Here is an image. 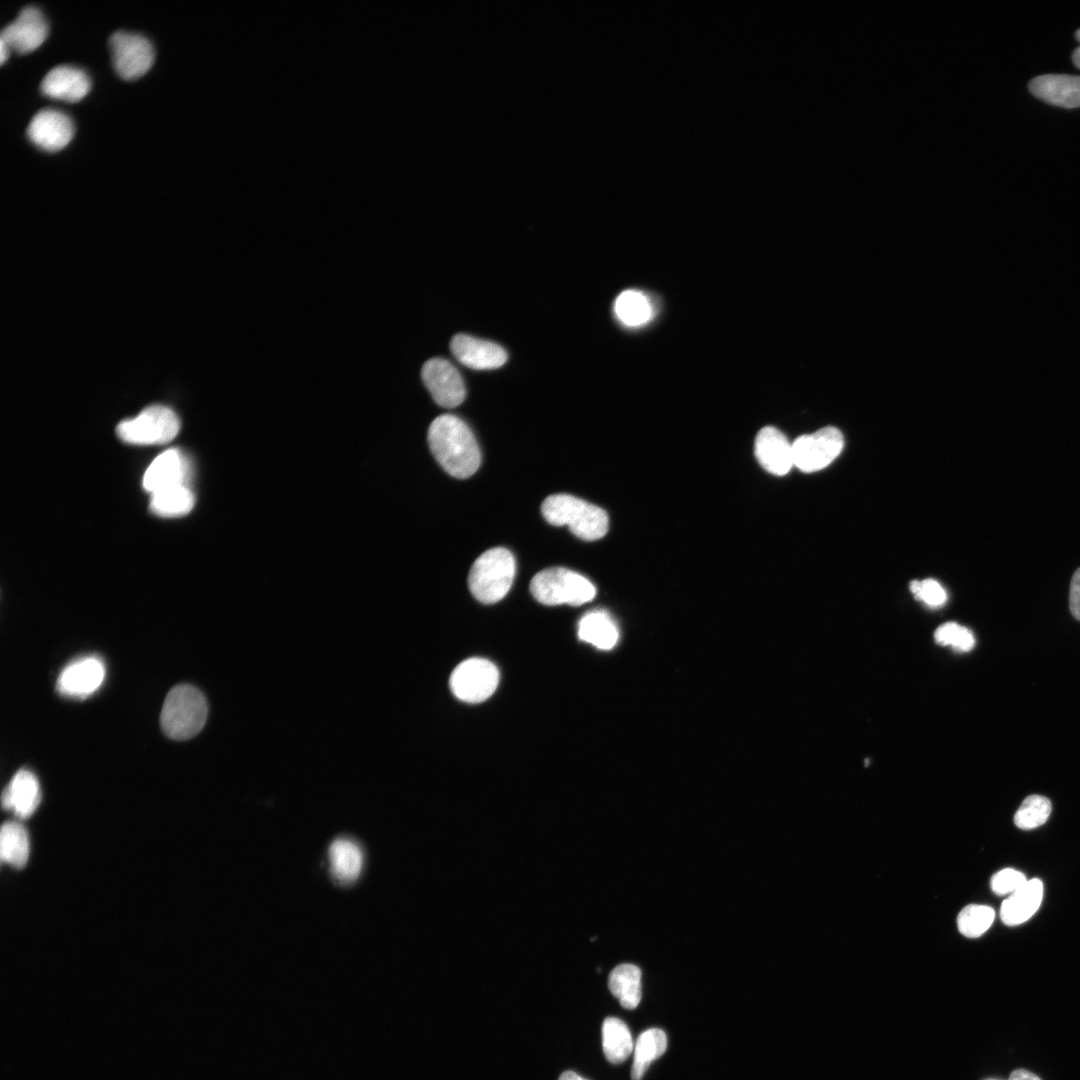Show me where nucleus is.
I'll return each instance as SVG.
<instances>
[{"instance_id":"1","label":"nucleus","mask_w":1080,"mask_h":1080,"mask_svg":"<svg viewBox=\"0 0 1080 1080\" xmlns=\"http://www.w3.org/2000/svg\"><path fill=\"white\" fill-rule=\"evenodd\" d=\"M427 440L433 456L451 476L468 478L479 468L478 443L461 418L451 414L437 416L429 426Z\"/></svg>"},{"instance_id":"2","label":"nucleus","mask_w":1080,"mask_h":1080,"mask_svg":"<svg viewBox=\"0 0 1080 1080\" xmlns=\"http://www.w3.org/2000/svg\"><path fill=\"white\" fill-rule=\"evenodd\" d=\"M545 520L554 526L567 525L573 535L595 541L608 531V515L600 507L569 494H553L541 505Z\"/></svg>"},{"instance_id":"3","label":"nucleus","mask_w":1080,"mask_h":1080,"mask_svg":"<svg viewBox=\"0 0 1080 1080\" xmlns=\"http://www.w3.org/2000/svg\"><path fill=\"white\" fill-rule=\"evenodd\" d=\"M208 705L204 694L192 685H178L167 694L160 723L163 732L174 740H187L205 725Z\"/></svg>"},{"instance_id":"4","label":"nucleus","mask_w":1080,"mask_h":1080,"mask_svg":"<svg viewBox=\"0 0 1080 1080\" xmlns=\"http://www.w3.org/2000/svg\"><path fill=\"white\" fill-rule=\"evenodd\" d=\"M515 572L516 562L510 550L504 547L486 550L471 566L468 576L470 592L481 603H496L510 590Z\"/></svg>"},{"instance_id":"5","label":"nucleus","mask_w":1080,"mask_h":1080,"mask_svg":"<svg viewBox=\"0 0 1080 1080\" xmlns=\"http://www.w3.org/2000/svg\"><path fill=\"white\" fill-rule=\"evenodd\" d=\"M530 592L544 605L580 606L595 597L596 588L586 577L575 571L553 567L538 572L532 578Z\"/></svg>"},{"instance_id":"6","label":"nucleus","mask_w":1080,"mask_h":1080,"mask_svg":"<svg viewBox=\"0 0 1080 1080\" xmlns=\"http://www.w3.org/2000/svg\"><path fill=\"white\" fill-rule=\"evenodd\" d=\"M180 421L170 408L151 405L134 418L121 421L116 428L118 437L129 444H165L178 434Z\"/></svg>"},{"instance_id":"7","label":"nucleus","mask_w":1080,"mask_h":1080,"mask_svg":"<svg viewBox=\"0 0 1080 1080\" xmlns=\"http://www.w3.org/2000/svg\"><path fill=\"white\" fill-rule=\"evenodd\" d=\"M499 682L497 667L487 659L470 658L461 662L450 676V688L461 701L479 703L489 698Z\"/></svg>"},{"instance_id":"8","label":"nucleus","mask_w":1080,"mask_h":1080,"mask_svg":"<svg viewBox=\"0 0 1080 1080\" xmlns=\"http://www.w3.org/2000/svg\"><path fill=\"white\" fill-rule=\"evenodd\" d=\"M843 447V435L833 426L799 436L792 443L794 466L803 472L819 471L834 461Z\"/></svg>"},{"instance_id":"9","label":"nucleus","mask_w":1080,"mask_h":1080,"mask_svg":"<svg viewBox=\"0 0 1080 1080\" xmlns=\"http://www.w3.org/2000/svg\"><path fill=\"white\" fill-rule=\"evenodd\" d=\"M109 45L114 69L123 79L131 80L142 76L153 63V46L141 34L115 31L109 38Z\"/></svg>"},{"instance_id":"10","label":"nucleus","mask_w":1080,"mask_h":1080,"mask_svg":"<svg viewBox=\"0 0 1080 1080\" xmlns=\"http://www.w3.org/2000/svg\"><path fill=\"white\" fill-rule=\"evenodd\" d=\"M422 380L434 401L445 408L460 405L466 396V389L459 371L448 360L432 358L426 361L421 370Z\"/></svg>"},{"instance_id":"11","label":"nucleus","mask_w":1080,"mask_h":1080,"mask_svg":"<svg viewBox=\"0 0 1080 1080\" xmlns=\"http://www.w3.org/2000/svg\"><path fill=\"white\" fill-rule=\"evenodd\" d=\"M105 678V665L97 656L69 663L57 678L56 689L64 697L84 699L94 694Z\"/></svg>"},{"instance_id":"12","label":"nucleus","mask_w":1080,"mask_h":1080,"mask_svg":"<svg viewBox=\"0 0 1080 1080\" xmlns=\"http://www.w3.org/2000/svg\"><path fill=\"white\" fill-rule=\"evenodd\" d=\"M26 133L34 145L42 150L54 152L70 142L74 134V125L65 113L45 108L34 114Z\"/></svg>"},{"instance_id":"13","label":"nucleus","mask_w":1080,"mask_h":1080,"mask_svg":"<svg viewBox=\"0 0 1080 1080\" xmlns=\"http://www.w3.org/2000/svg\"><path fill=\"white\" fill-rule=\"evenodd\" d=\"M47 34L48 24L41 10L29 5L22 8L16 19L2 29L0 40L8 49L24 54L40 46Z\"/></svg>"},{"instance_id":"14","label":"nucleus","mask_w":1080,"mask_h":1080,"mask_svg":"<svg viewBox=\"0 0 1080 1080\" xmlns=\"http://www.w3.org/2000/svg\"><path fill=\"white\" fill-rule=\"evenodd\" d=\"M450 349L460 363L476 370L501 367L508 358L506 351L500 345L467 334L455 335L451 340Z\"/></svg>"},{"instance_id":"15","label":"nucleus","mask_w":1080,"mask_h":1080,"mask_svg":"<svg viewBox=\"0 0 1080 1080\" xmlns=\"http://www.w3.org/2000/svg\"><path fill=\"white\" fill-rule=\"evenodd\" d=\"M754 447L759 464L771 474L783 476L794 466L792 443L773 426L758 432Z\"/></svg>"},{"instance_id":"16","label":"nucleus","mask_w":1080,"mask_h":1080,"mask_svg":"<svg viewBox=\"0 0 1080 1080\" xmlns=\"http://www.w3.org/2000/svg\"><path fill=\"white\" fill-rule=\"evenodd\" d=\"M189 463L177 449H169L157 456L143 476V487L155 493L165 488L186 485Z\"/></svg>"},{"instance_id":"17","label":"nucleus","mask_w":1080,"mask_h":1080,"mask_svg":"<svg viewBox=\"0 0 1080 1080\" xmlns=\"http://www.w3.org/2000/svg\"><path fill=\"white\" fill-rule=\"evenodd\" d=\"M91 86L86 72L72 65H58L43 77L41 92L50 98L76 102L82 99Z\"/></svg>"},{"instance_id":"18","label":"nucleus","mask_w":1080,"mask_h":1080,"mask_svg":"<svg viewBox=\"0 0 1080 1080\" xmlns=\"http://www.w3.org/2000/svg\"><path fill=\"white\" fill-rule=\"evenodd\" d=\"M1029 90L1048 104L1068 109L1080 107V76L1041 75L1030 81Z\"/></svg>"},{"instance_id":"19","label":"nucleus","mask_w":1080,"mask_h":1080,"mask_svg":"<svg viewBox=\"0 0 1080 1080\" xmlns=\"http://www.w3.org/2000/svg\"><path fill=\"white\" fill-rule=\"evenodd\" d=\"M2 806L20 818L31 816L37 809L41 792L37 777L29 770H19L3 790Z\"/></svg>"},{"instance_id":"20","label":"nucleus","mask_w":1080,"mask_h":1080,"mask_svg":"<svg viewBox=\"0 0 1080 1080\" xmlns=\"http://www.w3.org/2000/svg\"><path fill=\"white\" fill-rule=\"evenodd\" d=\"M1042 898V881L1037 878L1027 880L1024 885L1003 901L1000 908L1001 920L1008 926L1024 923L1038 910Z\"/></svg>"},{"instance_id":"21","label":"nucleus","mask_w":1080,"mask_h":1080,"mask_svg":"<svg viewBox=\"0 0 1080 1080\" xmlns=\"http://www.w3.org/2000/svg\"><path fill=\"white\" fill-rule=\"evenodd\" d=\"M328 856L332 875L339 883H351L360 875L363 853L355 841L348 838L334 840L329 846Z\"/></svg>"},{"instance_id":"22","label":"nucleus","mask_w":1080,"mask_h":1080,"mask_svg":"<svg viewBox=\"0 0 1080 1080\" xmlns=\"http://www.w3.org/2000/svg\"><path fill=\"white\" fill-rule=\"evenodd\" d=\"M578 636L599 649L608 650L617 643L619 632L615 622L606 611L594 610L585 614L579 621Z\"/></svg>"},{"instance_id":"23","label":"nucleus","mask_w":1080,"mask_h":1080,"mask_svg":"<svg viewBox=\"0 0 1080 1080\" xmlns=\"http://www.w3.org/2000/svg\"><path fill=\"white\" fill-rule=\"evenodd\" d=\"M608 987L622 1007L636 1008L642 996L640 968L630 963L616 966L609 975Z\"/></svg>"},{"instance_id":"24","label":"nucleus","mask_w":1080,"mask_h":1080,"mask_svg":"<svg viewBox=\"0 0 1080 1080\" xmlns=\"http://www.w3.org/2000/svg\"><path fill=\"white\" fill-rule=\"evenodd\" d=\"M30 842L26 829L18 822H5L0 831L1 860L14 868H23L29 858Z\"/></svg>"},{"instance_id":"25","label":"nucleus","mask_w":1080,"mask_h":1080,"mask_svg":"<svg viewBox=\"0 0 1080 1080\" xmlns=\"http://www.w3.org/2000/svg\"><path fill=\"white\" fill-rule=\"evenodd\" d=\"M666 1048L667 1037L663 1030L650 1028L642 1032L634 1045L632 1080H641L651 1062L663 1055Z\"/></svg>"},{"instance_id":"26","label":"nucleus","mask_w":1080,"mask_h":1080,"mask_svg":"<svg viewBox=\"0 0 1080 1080\" xmlns=\"http://www.w3.org/2000/svg\"><path fill=\"white\" fill-rule=\"evenodd\" d=\"M602 1046L606 1059L619 1064L634 1050V1043L627 1025L616 1017H608L602 1025Z\"/></svg>"},{"instance_id":"27","label":"nucleus","mask_w":1080,"mask_h":1080,"mask_svg":"<svg viewBox=\"0 0 1080 1080\" xmlns=\"http://www.w3.org/2000/svg\"><path fill=\"white\" fill-rule=\"evenodd\" d=\"M195 496L187 485H177L151 494L150 510L161 517H178L189 513Z\"/></svg>"},{"instance_id":"28","label":"nucleus","mask_w":1080,"mask_h":1080,"mask_svg":"<svg viewBox=\"0 0 1080 1080\" xmlns=\"http://www.w3.org/2000/svg\"><path fill=\"white\" fill-rule=\"evenodd\" d=\"M615 313L622 323L635 327L650 319L652 308L643 293L637 290H626L615 301Z\"/></svg>"},{"instance_id":"29","label":"nucleus","mask_w":1080,"mask_h":1080,"mask_svg":"<svg viewBox=\"0 0 1080 1080\" xmlns=\"http://www.w3.org/2000/svg\"><path fill=\"white\" fill-rule=\"evenodd\" d=\"M995 917L994 910L987 905L970 904L965 906L957 916L959 932L969 938H976L984 934L992 925Z\"/></svg>"},{"instance_id":"30","label":"nucleus","mask_w":1080,"mask_h":1080,"mask_svg":"<svg viewBox=\"0 0 1080 1080\" xmlns=\"http://www.w3.org/2000/svg\"><path fill=\"white\" fill-rule=\"evenodd\" d=\"M1052 811L1048 798L1042 795H1030L1021 803L1014 815L1015 825L1023 830H1030L1044 824Z\"/></svg>"},{"instance_id":"31","label":"nucleus","mask_w":1080,"mask_h":1080,"mask_svg":"<svg viewBox=\"0 0 1080 1080\" xmlns=\"http://www.w3.org/2000/svg\"><path fill=\"white\" fill-rule=\"evenodd\" d=\"M935 641L942 646H952L960 652H968L975 646L971 630L955 622L939 626L934 633Z\"/></svg>"},{"instance_id":"32","label":"nucleus","mask_w":1080,"mask_h":1080,"mask_svg":"<svg viewBox=\"0 0 1080 1080\" xmlns=\"http://www.w3.org/2000/svg\"><path fill=\"white\" fill-rule=\"evenodd\" d=\"M909 587L916 599L929 606H942L947 600L945 589L934 579L913 580L910 582Z\"/></svg>"},{"instance_id":"33","label":"nucleus","mask_w":1080,"mask_h":1080,"mask_svg":"<svg viewBox=\"0 0 1080 1080\" xmlns=\"http://www.w3.org/2000/svg\"><path fill=\"white\" fill-rule=\"evenodd\" d=\"M1027 882L1026 876L1015 869L1005 868L991 878V889L996 895L1013 893Z\"/></svg>"},{"instance_id":"34","label":"nucleus","mask_w":1080,"mask_h":1080,"mask_svg":"<svg viewBox=\"0 0 1080 1080\" xmlns=\"http://www.w3.org/2000/svg\"><path fill=\"white\" fill-rule=\"evenodd\" d=\"M1069 607L1072 615L1080 621V568H1078L1072 576Z\"/></svg>"},{"instance_id":"35","label":"nucleus","mask_w":1080,"mask_h":1080,"mask_svg":"<svg viewBox=\"0 0 1080 1080\" xmlns=\"http://www.w3.org/2000/svg\"><path fill=\"white\" fill-rule=\"evenodd\" d=\"M1008 1080H1041V1079L1037 1075H1035L1034 1073H1032L1030 1071H1027V1070H1024V1069H1018V1070H1015V1071H1013L1011 1073Z\"/></svg>"},{"instance_id":"36","label":"nucleus","mask_w":1080,"mask_h":1080,"mask_svg":"<svg viewBox=\"0 0 1080 1080\" xmlns=\"http://www.w3.org/2000/svg\"><path fill=\"white\" fill-rule=\"evenodd\" d=\"M558 1080H587L573 1071L563 1072Z\"/></svg>"},{"instance_id":"37","label":"nucleus","mask_w":1080,"mask_h":1080,"mask_svg":"<svg viewBox=\"0 0 1080 1080\" xmlns=\"http://www.w3.org/2000/svg\"><path fill=\"white\" fill-rule=\"evenodd\" d=\"M7 55H8V47L5 45V43L2 40H0V60H1V63H4V61L7 58Z\"/></svg>"},{"instance_id":"38","label":"nucleus","mask_w":1080,"mask_h":1080,"mask_svg":"<svg viewBox=\"0 0 1080 1080\" xmlns=\"http://www.w3.org/2000/svg\"><path fill=\"white\" fill-rule=\"evenodd\" d=\"M1072 60L1075 66L1080 69V46L1074 50L1072 54Z\"/></svg>"},{"instance_id":"39","label":"nucleus","mask_w":1080,"mask_h":1080,"mask_svg":"<svg viewBox=\"0 0 1080 1080\" xmlns=\"http://www.w3.org/2000/svg\"><path fill=\"white\" fill-rule=\"evenodd\" d=\"M1075 37H1076L1077 41H1078V42H1080V29H1078V30L1076 31V33H1075Z\"/></svg>"}]
</instances>
